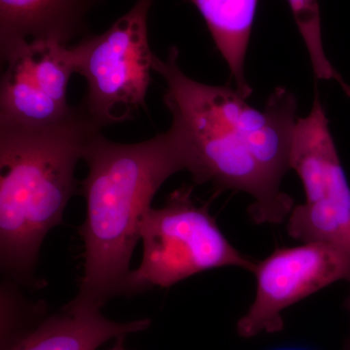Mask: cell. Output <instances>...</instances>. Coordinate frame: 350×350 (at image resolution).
Masks as SVG:
<instances>
[{
	"label": "cell",
	"mask_w": 350,
	"mask_h": 350,
	"mask_svg": "<svg viewBox=\"0 0 350 350\" xmlns=\"http://www.w3.org/2000/svg\"><path fill=\"white\" fill-rule=\"evenodd\" d=\"M178 56L176 47L165 59L155 56L153 70L167 84L163 103L187 142L195 183L246 193L254 200L248 213L256 224H280L295 207L282 191L298 120L294 94L276 88L258 109L237 89L189 77Z\"/></svg>",
	"instance_id": "obj_1"
},
{
	"label": "cell",
	"mask_w": 350,
	"mask_h": 350,
	"mask_svg": "<svg viewBox=\"0 0 350 350\" xmlns=\"http://www.w3.org/2000/svg\"><path fill=\"white\" fill-rule=\"evenodd\" d=\"M88 174L79 182L86 200L84 273L75 306L101 308L110 299L130 296L129 276L140 222L159 189L172 175L188 170L185 138L176 126L133 144H117L100 131L88 142Z\"/></svg>",
	"instance_id": "obj_2"
},
{
	"label": "cell",
	"mask_w": 350,
	"mask_h": 350,
	"mask_svg": "<svg viewBox=\"0 0 350 350\" xmlns=\"http://www.w3.org/2000/svg\"><path fill=\"white\" fill-rule=\"evenodd\" d=\"M100 130L81 105L52 125H0V259L8 275L31 278L44 239L79 190L76 165Z\"/></svg>",
	"instance_id": "obj_3"
},
{
	"label": "cell",
	"mask_w": 350,
	"mask_h": 350,
	"mask_svg": "<svg viewBox=\"0 0 350 350\" xmlns=\"http://www.w3.org/2000/svg\"><path fill=\"white\" fill-rule=\"evenodd\" d=\"M193 188L174 191L160 208L150 207L140 222L144 254L129 276V293L153 286L170 288L208 269L237 267L253 273L251 261L229 243L211 215L208 204L192 199Z\"/></svg>",
	"instance_id": "obj_4"
},
{
	"label": "cell",
	"mask_w": 350,
	"mask_h": 350,
	"mask_svg": "<svg viewBox=\"0 0 350 350\" xmlns=\"http://www.w3.org/2000/svg\"><path fill=\"white\" fill-rule=\"evenodd\" d=\"M153 0H137L105 32L71 46L88 89L81 107L100 126L128 121L145 107L155 55L148 41Z\"/></svg>",
	"instance_id": "obj_5"
},
{
	"label": "cell",
	"mask_w": 350,
	"mask_h": 350,
	"mask_svg": "<svg viewBox=\"0 0 350 350\" xmlns=\"http://www.w3.org/2000/svg\"><path fill=\"white\" fill-rule=\"evenodd\" d=\"M290 161L306 202L287 218L288 234L303 243L328 241L350 251V187L319 94L310 114L297 120Z\"/></svg>",
	"instance_id": "obj_6"
},
{
	"label": "cell",
	"mask_w": 350,
	"mask_h": 350,
	"mask_svg": "<svg viewBox=\"0 0 350 350\" xmlns=\"http://www.w3.org/2000/svg\"><path fill=\"white\" fill-rule=\"evenodd\" d=\"M256 294L247 312L239 320V335L282 330V312L333 283L350 282V251L328 241L304 243L282 248L257 262Z\"/></svg>",
	"instance_id": "obj_7"
},
{
	"label": "cell",
	"mask_w": 350,
	"mask_h": 350,
	"mask_svg": "<svg viewBox=\"0 0 350 350\" xmlns=\"http://www.w3.org/2000/svg\"><path fill=\"white\" fill-rule=\"evenodd\" d=\"M2 63L0 125H52L75 109L68 101L69 79L76 73L71 47L34 41L19 46Z\"/></svg>",
	"instance_id": "obj_8"
},
{
	"label": "cell",
	"mask_w": 350,
	"mask_h": 350,
	"mask_svg": "<svg viewBox=\"0 0 350 350\" xmlns=\"http://www.w3.org/2000/svg\"><path fill=\"white\" fill-rule=\"evenodd\" d=\"M94 0H0L1 59L23 44H68L81 32Z\"/></svg>",
	"instance_id": "obj_9"
},
{
	"label": "cell",
	"mask_w": 350,
	"mask_h": 350,
	"mask_svg": "<svg viewBox=\"0 0 350 350\" xmlns=\"http://www.w3.org/2000/svg\"><path fill=\"white\" fill-rule=\"evenodd\" d=\"M100 310L68 304L4 350H96L113 338L146 330L151 324L149 319L119 323L103 317Z\"/></svg>",
	"instance_id": "obj_10"
},
{
	"label": "cell",
	"mask_w": 350,
	"mask_h": 350,
	"mask_svg": "<svg viewBox=\"0 0 350 350\" xmlns=\"http://www.w3.org/2000/svg\"><path fill=\"white\" fill-rule=\"evenodd\" d=\"M204 18L216 48L224 57L236 89L248 98L245 57L256 17L258 0H189Z\"/></svg>",
	"instance_id": "obj_11"
},
{
	"label": "cell",
	"mask_w": 350,
	"mask_h": 350,
	"mask_svg": "<svg viewBox=\"0 0 350 350\" xmlns=\"http://www.w3.org/2000/svg\"><path fill=\"white\" fill-rule=\"evenodd\" d=\"M287 2L305 42L315 76L319 79L338 80L340 76L327 57L322 42L319 0H287Z\"/></svg>",
	"instance_id": "obj_12"
},
{
	"label": "cell",
	"mask_w": 350,
	"mask_h": 350,
	"mask_svg": "<svg viewBox=\"0 0 350 350\" xmlns=\"http://www.w3.org/2000/svg\"><path fill=\"white\" fill-rule=\"evenodd\" d=\"M124 340H125V336L117 338L116 344L110 350H126L125 345H124Z\"/></svg>",
	"instance_id": "obj_13"
},
{
	"label": "cell",
	"mask_w": 350,
	"mask_h": 350,
	"mask_svg": "<svg viewBox=\"0 0 350 350\" xmlns=\"http://www.w3.org/2000/svg\"><path fill=\"white\" fill-rule=\"evenodd\" d=\"M338 83H340V86H342V89H344L345 94H347V96H349L350 98V87L349 85H347V83H345L344 80L342 79H340Z\"/></svg>",
	"instance_id": "obj_14"
},
{
	"label": "cell",
	"mask_w": 350,
	"mask_h": 350,
	"mask_svg": "<svg viewBox=\"0 0 350 350\" xmlns=\"http://www.w3.org/2000/svg\"><path fill=\"white\" fill-rule=\"evenodd\" d=\"M345 308H347V310H349V312H350V292L349 297H347V301H345ZM347 350H350V338L349 342H347Z\"/></svg>",
	"instance_id": "obj_15"
},
{
	"label": "cell",
	"mask_w": 350,
	"mask_h": 350,
	"mask_svg": "<svg viewBox=\"0 0 350 350\" xmlns=\"http://www.w3.org/2000/svg\"><path fill=\"white\" fill-rule=\"evenodd\" d=\"M280 350H301V349H280Z\"/></svg>",
	"instance_id": "obj_16"
}]
</instances>
